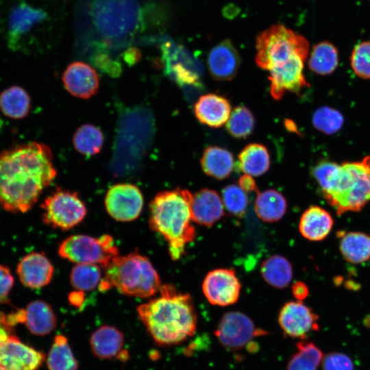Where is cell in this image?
Returning a JSON list of instances; mask_svg holds the SVG:
<instances>
[{"label":"cell","instance_id":"cell-1","mask_svg":"<svg viewBox=\"0 0 370 370\" xmlns=\"http://www.w3.org/2000/svg\"><path fill=\"white\" fill-rule=\"evenodd\" d=\"M50 148L31 142L0 153V206L13 213H25L38 201L56 177Z\"/></svg>","mask_w":370,"mask_h":370},{"label":"cell","instance_id":"cell-2","mask_svg":"<svg viewBox=\"0 0 370 370\" xmlns=\"http://www.w3.org/2000/svg\"><path fill=\"white\" fill-rule=\"evenodd\" d=\"M256 63L268 71L274 99L280 100L286 92H298L308 86L304 68L309 43L304 37L282 25H275L256 37Z\"/></svg>","mask_w":370,"mask_h":370},{"label":"cell","instance_id":"cell-3","mask_svg":"<svg viewBox=\"0 0 370 370\" xmlns=\"http://www.w3.org/2000/svg\"><path fill=\"white\" fill-rule=\"evenodd\" d=\"M160 295L141 304L138 314L154 341L174 345L186 341L196 331L197 316L188 293L171 284L162 285Z\"/></svg>","mask_w":370,"mask_h":370},{"label":"cell","instance_id":"cell-4","mask_svg":"<svg viewBox=\"0 0 370 370\" xmlns=\"http://www.w3.org/2000/svg\"><path fill=\"white\" fill-rule=\"evenodd\" d=\"M312 173L325 201L338 215L360 211L370 202V156L342 164L321 161Z\"/></svg>","mask_w":370,"mask_h":370},{"label":"cell","instance_id":"cell-5","mask_svg":"<svg viewBox=\"0 0 370 370\" xmlns=\"http://www.w3.org/2000/svg\"><path fill=\"white\" fill-rule=\"evenodd\" d=\"M191 198L188 190L176 188L158 193L149 205L150 227L166 240L173 260L184 255L186 245L195 237Z\"/></svg>","mask_w":370,"mask_h":370},{"label":"cell","instance_id":"cell-6","mask_svg":"<svg viewBox=\"0 0 370 370\" xmlns=\"http://www.w3.org/2000/svg\"><path fill=\"white\" fill-rule=\"evenodd\" d=\"M104 269L99 286L101 291L115 288L127 296L148 298L162 286L160 276L149 259L136 251L119 255Z\"/></svg>","mask_w":370,"mask_h":370},{"label":"cell","instance_id":"cell-7","mask_svg":"<svg viewBox=\"0 0 370 370\" xmlns=\"http://www.w3.org/2000/svg\"><path fill=\"white\" fill-rule=\"evenodd\" d=\"M90 15L98 32L110 42L129 38L142 21L137 0H94Z\"/></svg>","mask_w":370,"mask_h":370},{"label":"cell","instance_id":"cell-8","mask_svg":"<svg viewBox=\"0 0 370 370\" xmlns=\"http://www.w3.org/2000/svg\"><path fill=\"white\" fill-rule=\"evenodd\" d=\"M58 252L60 257L76 264H96L103 269L119 255L113 238L108 234L70 236L60 243Z\"/></svg>","mask_w":370,"mask_h":370},{"label":"cell","instance_id":"cell-9","mask_svg":"<svg viewBox=\"0 0 370 370\" xmlns=\"http://www.w3.org/2000/svg\"><path fill=\"white\" fill-rule=\"evenodd\" d=\"M41 208L43 222L62 230L79 224L87 212L84 203L76 193L60 188L45 199Z\"/></svg>","mask_w":370,"mask_h":370},{"label":"cell","instance_id":"cell-10","mask_svg":"<svg viewBox=\"0 0 370 370\" xmlns=\"http://www.w3.org/2000/svg\"><path fill=\"white\" fill-rule=\"evenodd\" d=\"M262 334L265 332L257 329L248 316L238 311L225 313L214 331L220 343L230 350L240 349Z\"/></svg>","mask_w":370,"mask_h":370},{"label":"cell","instance_id":"cell-11","mask_svg":"<svg viewBox=\"0 0 370 370\" xmlns=\"http://www.w3.org/2000/svg\"><path fill=\"white\" fill-rule=\"evenodd\" d=\"M107 212L114 220L128 222L135 220L141 213L143 197L140 190L129 183L111 186L105 197Z\"/></svg>","mask_w":370,"mask_h":370},{"label":"cell","instance_id":"cell-12","mask_svg":"<svg viewBox=\"0 0 370 370\" xmlns=\"http://www.w3.org/2000/svg\"><path fill=\"white\" fill-rule=\"evenodd\" d=\"M241 288V284L235 271L230 269L210 271L202 284V291L208 302L223 307L238 301Z\"/></svg>","mask_w":370,"mask_h":370},{"label":"cell","instance_id":"cell-13","mask_svg":"<svg viewBox=\"0 0 370 370\" xmlns=\"http://www.w3.org/2000/svg\"><path fill=\"white\" fill-rule=\"evenodd\" d=\"M318 315L301 301L286 303L278 315L283 332L293 338L304 339L310 332L319 329Z\"/></svg>","mask_w":370,"mask_h":370},{"label":"cell","instance_id":"cell-14","mask_svg":"<svg viewBox=\"0 0 370 370\" xmlns=\"http://www.w3.org/2000/svg\"><path fill=\"white\" fill-rule=\"evenodd\" d=\"M45 354L23 343L12 334L0 346V366L6 370H37Z\"/></svg>","mask_w":370,"mask_h":370},{"label":"cell","instance_id":"cell-15","mask_svg":"<svg viewBox=\"0 0 370 370\" xmlns=\"http://www.w3.org/2000/svg\"><path fill=\"white\" fill-rule=\"evenodd\" d=\"M16 273L21 282L30 288H40L50 283L54 268L42 252H31L19 261Z\"/></svg>","mask_w":370,"mask_h":370},{"label":"cell","instance_id":"cell-16","mask_svg":"<svg viewBox=\"0 0 370 370\" xmlns=\"http://www.w3.org/2000/svg\"><path fill=\"white\" fill-rule=\"evenodd\" d=\"M62 81L66 90L73 96L88 99L98 90L99 79L96 71L89 64L77 61L65 69Z\"/></svg>","mask_w":370,"mask_h":370},{"label":"cell","instance_id":"cell-17","mask_svg":"<svg viewBox=\"0 0 370 370\" xmlns=\"http://www.w3.org/2000/svg\"><path fill=\"white\" fill-rule=\"evenodd\" d=\"M240 64L238 52L228 40L213 47L208 56V71L212 77L218 81L232 80L236 75Z\"/></svg>","mask_w":370,"mask_h":370},{"label":"cell","instance_id":"cell-18","mask_svg":"<svg viewBox=\"0 0 370 370\" xmlns=\"http://www.w3.org/2000/svg\"><path fill=\"white\" fill-rule=\"evenodd\" d=\"M224 209L221 196L214 190L204 188L192 194L190 210L193 222L210 226L223 216Z\"/></svg>","mask_w":370,"mask_h":370},{"label":"cell","instance_id":"cell-19","mask_svg":"<svg viewBox=\"0 0 370 370\" xmlns=\"http://www.w3.org/2000/svg\"><path fill=\"white\" fill-rule=\"evenodd\" d=\"M164 56L169 64L168 69L180 84L199 86V76L192 59L184 49L171 42L162 45Z\"/></svg>","mask_w":370,"mask_h":370},{"label":"cell","instance_id":"cell-20","mask_svg":"<svg viewBox=\"0 0 370 370\" xmlns=\"http://www.w3.org/2000/svg\"><path fill=\"white\" fill-rule=\"evenodd\" d=\"M230 110L228 100L214 93L201 96L194 108L195 114L199 122L214 128L222 126L227 121Z\"/></svg>","mask_w":370,"mask_h":370},{"label":"cell","instance_id":"cell-21","mask_svg":"<svg viewBox=\"0 0 370 370\" xmlns=\"http://www.w3.org/2000/svg\"><path fill=\"white\" fill-rule=\"evenodd\" d=\"M333 225V218L326 210L311 206L301 214L299 230L304 238L311 241H321L328 236Z\"/></svg>","mask_w":370,"mask_h":370},{"label":"cell","instance_id":"cell-22","mask_svg":"<svg viewBox=\"0 0 370 370\" xmlns=\"http://www.w3.org/2000/svg\"><path fill=\"white\" fill-rule=\"evenodd\" d=\"M124 344V335L117 328L103 325L97 328L90 338L93 354L100 359H110L117 356Z\"/></svg>","mask_w":370,"mask_h":370},{"label":"cell","instance_id":"cell-23","mask_svg":"<svg viewBox=\"0 0 370 370\" xmlns=\"http://www.w3.org/2000/svg\"><path fill=\"white\" fill-rule=\"evenodd\" d=\"M343 257L352 264H362L370 259V236L361 232H337Z\"/></svg>","mask_w":370,"mask_h":370},{"label":"cell","instance_id":"cell-24","mask_svg":"<svg viewBox=\"0 0 370 370\" xmlns=\"http://www.w3.org/2000/svg\"><path fill=\"white\" fill-rule=\"evenodd\" d=\"M24 323L32 333L44 336L56 328V317L49 304L38 299L31 301L25 309Z\"/></svg>","mask_w":370,"mask_h":370},{"label":"cell","instance_id":"cell-25","mask_svg":"<svg viewBox=\"0 0 370 370\" xmlns=\"http://www.w3.org/2000/svg\"><path fill=\"white\" fill-rule=\"evenodd\" d=\"M201 166L204 172L217 180L229 177L234 169V157L226 149L218 146H210L205 149Z\"/></svg>","mask_w":370,"mask_h":370},{"label":"cell","instance_id":"cell-26","mask_svg":"<svg viewBox=\"0 0 370 370\" xmlns=\"http://www.w3.org/2000/svg\"><path fill=\"white\" fill-rule=\"evenodd\" d=\"M254 208L257 216L262 221L272 223L284 217L287 203L282 193L274 189H267L258 194Z\"/></svg>","mask_w":370,"mask_h":370},{"label":"cell","instance_id":"cell-27","mask_svg":"<svg viewBox=\"0 0 370 370\" xmlns=\"http://www.w3.org/2000/svg\"><path fill=\"white\" fill-rule=\"evenodd\" d=\"M30 107L29 95L21 86H12L0 93V110L9 118L21 119L25 117Z\"/></svg>","mask_w":370,"mask_h":370},{"label":"cell","instance_id":"cell-28","mask_svg":"<svg viewBox=\"0 0 370 370\" xmlns=\"http://www.w3.org/2000/svg\"><path fill=\"white\" fill-rule=\"evenodd\" d=\"M241 170L250 176H260L270 166V155L267 149L259 143H251L245 147L238 155Z\"/></svg>","mask_w":370,"mask_h":370},{"label":"cell","instance_id":"cell-29","mask_svg":"<svg viewBox=\"0 0 370 370\" xmlns=\"http://www.w3.org/2000/svg\"><path fill=\"white\" fill-rule=\"evenodd\" d=\"M260 272L266 282L276 288L286 287L293 278L291 264L280 255H273L267 258L262 263Z\"/></svg>","mask_w":370,"mask_h":370},{"label":"cell","instance_id":"cell-30","mask_svg":"<svg viewBox=\"0 0 370 370\" xmlns=\"http://www.w3.org/2000/svg\"><path fill=\"white\" fill-rule=\"evenodd\" d=\"M338 64V52L333 44L323 41L313 47L308 60L312 71L319 75H329L337 68Z\"/></svg>","mask_w":370,"mask_h":370},{"label":"cell","instance_id":"cell-31","mask_svg":"<svg viewBox=\"0 0 370 370\" xmlns=\"http://www.w3.org/2000/svg\"><path fill=\"white\" fill-rule=\"evenodd\" d=\"M296 352L287 364V370H317L321 365L323 354L314 343L300 341Z\"/></svg>","mask_w":370,"mask_h":370},{"label":"cell","instance_id":"cell-32","mask_svg":"<svg viewBox=\"0 0 370 370\" xmlns=\"http://www.w3.org/2000/svg\"><path fill=\"white\" fill-rule=\"evenodd\" d=\"M47 365L49 370H77V362L64 336L55 337L47 358Z\"/></svg>","mask_w":370,"mask_h":370},{"label":"cell","instance_id":"cell-33","mask_svg":"<svg viewBox=\"0 0 370 370\" xmlns=\"http://www.w3.org/2000/svg\"><path fill=\"white\" fill-rule=\"evenodd\" d=\"M73 141L75 149L79 153L91 156L100 152L103 145V136L98 127L85 124L76 130Z\"/></svg>","mask_w":370,"mask_h":370},{"label":"cell","instance_id":"cell-34","mask_svg":"<svg viewBox=\"0 0 370 370\" xmlns=\"http://www.w3.org/2000/svg\"><path fill=\"white\" fill-rule=\"evenodd\" d=\"M102 280V272L96 264H78L70 273V282L73 288L80 291L95 289Z\"/></svg>","mask_w":370,"mask_h":370},{"label":"cell","instance_id":"cell-35","mask_svg":"<svg viewBox=\"0 0 370 370\" xmlns=\"http://www.w3.org/2000/svg\"><path fill=\"white\" fill-rule=\"evenodd\" d=\"M255 118L251 111L245 106H237L230 113L226 122V130L236 138H245L254 130Z\"/></svg>","mask_w":370,"mask_h":370},{"label":"cell","instance_id":"cell-36","mask_svg":"<svg viewBox=\"0 0 370 370\" xmlns=\"http://www.w3.org/2000/svg\"><path fill=\"white\" fill-rule=\"evenodd\" d=\"M312 122L314 127L325 134H334L343 125L344 118L338 110L323 106L313 113Z\"/></svg>","mask_w":370,"mask_h":370},{"label":"cell","instance_id":"cell-37","mask_svg":"<svg viewBox=\"0 0 370 370\" xmlns=\"http://www.w3.org/2000/svg\"><path fill=\"white\" fill-rule=\"evenodd\" d=\"M221 199L224 208L234 216H241L248 206L247 193L239 185L231 184L222 190Z\"/></svg>","mask_w":370,"mask_h":370},{"label":"cell","instance_id":"cell-38","mask_svg":"<svg viewBox=\"0 0 370 370\" xmlns=\"http://www.w3.org/2000/svg\"><path fill=\"white\" fill-rule=\"evenodd\" d=\"M350 63L357 76L370 79V41H363L355 46L350 56Z\"/></svg>","mask_w":370,"mask_h":370},{"label":"cell","instance_id":"cell-39","mask_svg":"<svg viewBox=\"0 0 370 370\" xmlns=\"http://www.w3.org/2000/svg\"><path fill=\"white\" fill-rule=\"evenodd\" d=\"M321 367L323 370H354V364L347 354L331 352L323 356Z\"/></svg>","mask_w":370,"mask_h":370},{"label":"cell","instance_id":"cell-40","mask_svg":"<svg viewBox=\"0 0 370 370\" xmlns=\"http://www.w3.org/2000/svg\"><path fill=\"white\" fill-rule=\"evenodd\" d=\"M14 282V277L10 268L0 264V304L9 303V294Z\"/></svg>","mask_w":370,"mask_h":370},{"label":"cell","instance_id":"cell-41","mask_svg":"<svg viewBox=\"0 0 370 370\" xmlns=\"http://www.w3.org/2000/svg\"><path fill=\"white\" fill-rule=\"evenodd\" d=\"M12 327L7 315L0 312V346L12 334Z\"/></svg>","mask_w":370,"mask_h":370},{"label":"cell","instance_id":"cell-42","mask_svg":"<svg viewBox=\"0 0 370 370\" xmlns=\"http://www.w3.org/2000/svg\"><path fill=\"white\" fill-rule=\"evenodd\" d=\"M291 290L294 297L297 301H302L309 294V289L307 285L304 282L299 281L293 284Z\"/></svg>","mask_w":370,"mask_h":370},{"label":"cell","instance_id":"cell-43","mask_svg":"<svg viewBox=\"0 0 370 370\" xmlns=\"http://www.w3.org/2000/svg\"><path fill=\"white\" fill-rule=\"evenodd\" d=\"M239 186L246 193H251L257 190V186L252 176L243 175L238 181Z\"/></svg>","mask_w":370,"mask_h":370},{"label":"cell","instance_id":"cell-44","mask_svg":"<svg viewBox=\"0 0 370 370\" xmlns=\"http://www.w3.org/2000/svg\"><path fill=\"white\" fill-rule=\"evenodd\" d=\"M70 299L72 304L74 305H79L83 300V296H81V295L78 293L77 294H74L73 297H70Z\"/></svg>","mask_w":370,"mask_h":370},{"label":"cell","instance_id":"cell-45","mask_svg":"<svg viewBox=\"0 0 370 370\" xmlns=\"http://www.w3.org/2000/svg\"><path fill=\"white\" fill-rule=\"evenodd\" d=\"M365 325L367 327L370 328V317H367V318L365 319Z\"/></svg>","mask_w":370,"mask_h":370},{"label":"cell","instance_id":"cell-46","mask_svg":"<svg viewBox=\"0 0 370 370\" xmlns=\"http://www.w3.org/2000/svg\"><path fill=\"white\" fill-rule=\"evenodd\" d=\"M0 370H6V369H5L3 367L0 366Z\"/></svg>","mask_w":370,"mask_h":370},{"label":"cell","instance_id":"cell-47","mask_svg":"<svg viewBox=\"0 0 370 370\" xmlns=\"http://www.w3.org/2000/svg\"><path fill=\"white\" fill-rule=\"evenodd\" d=\"M1 124H2V123H1V119H0V127H1Z\"/></svg>","mask_w":370,"mask_h":370}]
</instances>
